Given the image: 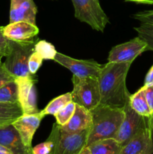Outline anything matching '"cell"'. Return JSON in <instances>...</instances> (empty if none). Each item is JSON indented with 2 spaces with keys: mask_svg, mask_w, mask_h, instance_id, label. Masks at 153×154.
Listing matches in <instances>:
<instances>
[{
  "mask_svg": "<svg viewBox=\"0 0 153 154\" xmlns=\"http://www.w3.org/2000/svg\"><path fill=\"white\" fill-rule=\"evenodd\" d=\"M92 117L91 112L83 107L76 104L74 113L71 118L61 129L66 132H78L91 127Z\"/></svg>",
  "mask_w": 153,
  "mask_h": 154,
  "instance_id": "16",
  "label": "cell"
},
{
  "mask_svg": "<svg viewBox=\"0 0 153 154\" xmlns=\"http://www.w3.org/2000/svg\"><path fill=\"white\" fill-rule=\"evenodd\" d=\"M23 114L19 102L2 103L0 102V126L13 123Z\"/></svg>",
  "mask_w": 153,
  "mask_h": 154,
  "instance_id": "18",
  "label": "cell"
},
{
  "mask_svg": "<svg viewBox=\"0 0 153 154\" xmlns=\"http://www.w3.org/2000/svg\"><path fill=\"white\" fill-rule=\"evenodd\" d=\"M78 154H92V153H91V152L89 151V150L88 149V147H86L85 148H84L83 150L80 152V153H78Z\"/></svg>",
  "mask_w": 153,
  "mask_h": 154,
  "instance_id": "35",
  "label": "cell"
},
{
  "mask_svg": "<svg viewBox=\"0 0 153 154\" xmlns=\"http://www.w3.org/2000/svg\"><path fill=\"white\" fill-rule=\"evenodd\" d=\"M44 117L41 111L32 114H22L12 123L20 135L24 144L28 148H32L33 136Z\"/></svg>",
  "mask_w": 153,
  "mask_h": 154,
  "instance_id": "11",
  "label": "cell"
},
{
  "mask_svg": "<svg viewBox=\"0 0 153 154\" xmlns=\"http://www.w3.org/2000/svg\"><path fill=\"white\" fill-rule=\"evenodd\" d=\"M4 26H0V60L8 55L10 50V40L4 36Z\"/></svg>",
  "mask_w": 153,
  "mask_h": 154,
  "instance_id": "28",
  "label": "cell"
},
{
  "mask_svg": "<svg viewBox=\"0 0 153 154\" xmlns=\"http://www.w3.org/2000/svg\"><path fill=\"white\" fill-rule=\"evenodd\" d=\"M1 62H2V61H1V60H0V63H1Z\"/></svg>",
  "mask_w": 153,
  "mask_h": 154,
  "instance_id": "36",
  "label": "cell"
},
{
  "mask_svg": "<svg viewBox=\"0 0 153 154\" xmlns=\"http://www.w3.org/2000/svg\"><path fill=\"white\" fill-rule=\"evenodd\" d=\"M75 108H76V103L73 101L68 103L55 115L56 123L61 126H64L73 116Z\"/></svg>",
  "mask_w": 153,
  "mask_h": 154,
  "instance_id": "24",
  "label": "cell"
},
{
  "mask_svg": "<svg viewBox=\"0 0 153 154\" xmlns=\"http://www.w3.org/2000/svg\"><path fill=\"white\" fill-rule=\"evenodd\" d=\"M76 19L89 25L94 30L104 31L109 18L102 9L98 0H71Z\"/></svg>",
  "mask_w": 153,
  "mask_h": 154,
  "instance_id": "6",
  "label": "cell"
},
{
  "mask_svg": "<svg viewBox=\"0 0 153 154\" xmlns=\"http://www.w3.org/2000/svg\"><path fill=\"white\" fill-rule=\"evenodd\" d=\"M34 51L37 52L41 57L43 60H53L57 51L55 47L46 41H38L34 46Z\"/></svg>",
  "mask_w": 153,
  "mask_h": 154,
  "instance_id": "23",
  "label": "cell"
},
{
  "mask_svg": "<svg viewBox=\"0 0 153 154\" xmlns=\"http://www.w3.org/2000/svg\"><path fill=\"white\" fill-rule=\"evenodd\" d=\"M90 128L78 132H66L58 123H54L47 139L53 142L51 154H78L87 144Z\"/></svg>",
  "mask_w": 153,
  "mask_h": 154,
  "instance_id": "4",
  "label": "cell"
},
{
  "mask_svg": "<svg viewBox=\"0 0 153 154\" xmlns=\"http://www.w3.org/2000/svg\"><path fill=\"white\" fill-rule=\"evenodd\" d=\"M0 144L12 154H32V149L24 144L20 135L12 123L0 126Z\"/></svg>",
  "mask_w": 153,
  "mask_h": 154,
  "instance_id": "12",
  "label": "cell"
},
{
  "mask_svg": "<svg viewBox=\"0 0 153 154\" xmlns=\"http://www.w3.org/2000/svg\"><path fill=\"white\" fill-rule=\"evenodd\" d=\"M138 36L147 43L146 51H153V25L149 23H142L137 27H134Z\"/></svg>",
  "mask_w": 153,
  "mask_h": 154,
  "instance_id": "22",
  "label": "cell"
},
{
  "mask_svg": "<svg viewBox=\"0 0 153 154\" xmlns=\"http://www.w3.org/2000/svg\"><path fill=\"white\" fill-rule=\"evenodd\" d=\"M38 41L37 36L22 42L10 40V50L5 57L4 64L6 69L16 78L34 76L28 71V62L30 56L34 51V46Z\"/></svg>",
  "mask_w": 153,
  "mask_h": 154,
  "instance_id": "3",
  "label": "cell"
},
{
  "mask_svg": "<svg viewBox=\"0 0 153 154\" xmlns=\"http://www.w3.org/2000/svg\"><path fill=\"white\" fill-rule=\"evenodd\" d=\"M132 63H107L98 77L100 105L123 108L130 99L126 78Z\"/></svg>",
  "mask_w": 153,
  "mask_h": 154,
  "instance_id": "1",
  "label": "cell"
},
{
  "mask_svg": "<svg viewBox=\"0 0 153 154\" xmlns=\"http://www.w3.org/2000/svg\"><path fill=\"white\" fill-rule=\"evenodd\" d=\"M16 78L6 69L4 63H0V87L8 83L15 81Z\"/></svg>",
  "mask_w": 153,
  "mask_h": 154,
  "instance_id": "27",
  "label": "cell"
},
{
  "mask_svg": "<svg viewBox=\"0 0 153 154\" xmlns=\"http://www.w3.org/2000/svg\"><path fill=\"white\" fill-rule=\"evenodd\" d=\"M0 154H12V153L8 149L0 144Z\"/></svg>",
  "mask_w": 153,
  "mask_h": 154,
  "instance_id": "34",
  "label": "cell"
},
{
  "mask_svg": "<svg viewBox=\"0 0 153 154\" xmlns=\"http://www.w3.org/2000/svg\"><path fill=\"white\" fill-rule=\"evenodd\" d=\"M92 154H120L122 147L115 138L100 140L87 146Z\"/></svg>",
  "mask_w": 153,
  "mask_h": 154,
  "instance_id": "17",
  "label": "cell"
},
{
  "mask_svg": "<svg viewBox=\"0 0 153 154\" xmlns=\"http://www.w3.org/2000/svg\"><path fill=\"white\" fill-rule=\"evenodd\" d=\"M18 88V101L23 114L38 113L37 106V95L35 79L34 76L19 77L15 80Z\"/></svg>",
  "mask_w": 153,
  "mask_h": 154,
  "instance_id": "10",
  "label": "cell"
},
{
  "mask_svg": "<svg viewBox=\"0 0 153 154\" xmlns=\"http://www.w3.org/2000/svg\"><path fill=\"white\" fill-rule=\"evenodd\" d=\"M145 95L147 103H148L150 111H151L152 116H153V86L149 87H145Z\"/></svg>",
  "mask_w": 153,
  "mask_h": 154,
  "instance_id": "30",
  "label": "cell"
},
{
  "mask_svg": "<svg viewBox=\"0 0 153 154\" xmlns=\"http://www.w3.org/2000/svg\"><path fill=\"white\" fill-rule=\"evenodd\" d=\"M129 104L134 111L145 117H152L150 108L147 103L145 95V87H142L134 94L130 95Z\"/></svg>",
  "mask_w": 153,
  "mask_h": 154,
  "instance_id": "19",
  "label": "cell"
},
{
  "mask_svg": "<svg viewBox=\"0 0 153 154\" xmlns=\"http://www.w3.org/2000/svg\"><path fill=\"white\" fill-rule=\"evenodd\" d=\"M146 50L147 43L137 36L128 42L113 47L110 51L108 63H132Z\"/></svg>",
  "mask_w": 153,
  "mask_h": 154,
  "instance_id": "9",
  "label": "cell"
},
{
  "mask_svg": "<svg viewBox=\"0 0 153 154\" xmlns=\"http://www.w3.org/2000/svg\"><path fill=\"white\" fill-rule=\"evenodd\" d=\"M152 86H153V65L147 72L145 78V83H144L145 87H149Z\"/></svg>",
  "mask_w": 153,
  "mask_h": 154,
  "instance_id": "31",
  "label": "cell"
},
{
  "mask_svg": "<svg viewBox=\"0 0 153 154\" xmlns=\"http://www.w3.org/2000/svg\"><path fill=\"white\" fill-rule=\"evenodd\" d=\"M124 117L115 139L123 147L146 124L148 117L140 115L130 107L129 101L124 108Z\"/></svg>",
  "mask_w": 153,
  "mask_h": 154,
  "instance_id": "8",
  "label": "cell"
},
{
  "mask_svg": "<svg viewBox=\"0 0 153 154\" xmlns=\"http://www.w3.org/2000/svg\"><path fill=\"white\" fill-rule=\"evenodd\" d=\"M72 83L73 90L70 93L74 102L89 111L100 105V91L98 78H80L73 75Z\"/></svg>",
  "mask_w": 153,
  "mask_h": 154,
  "instance_id": "5",
  "label": "cell"
},
{
  "mask_svg": "<svg viewBox=\"0 0 153 154\" xmlns=\"http://www.w3.org/2000/svg\"><path fill=\"white\" fill-rule=\"evenodd\" d=\"M72 101L71 93H67L58 96L56 99H52L44 110H42V114L44 116L53 115L55 116L60 110L64 108L68 103Z\"/></svg>",
  "mask_w": 153,
  "mask_h": 154,
  "instance_id": "20",
  "label": "cell"
},
{
  "mask_svg": "<svg viewBox=\"0 0 153 154\" xmlns=\"http://www.w3.org/2000/svg\"><path fill=\"white\" fill-rule=\"evenodd\" d=\"M37 11L33 0H10V23L26 21L35 24Z\"/></svg>",
  "mask_w": 153,
  "mask_h": 154,
  "instance_id": "14",
  "label": "cell"
},
{
  "mask_svg": "<svg viewBox=\"0 0 153 154\" xmlns=\"http://www.w3.org/2000/svg\"><path fill=\"white\" fill-rule=\"evenodd\" d=\"M54 144L52 141L47 139L46 141L32 148V154H51Z\"/></svg>",
  "mask_w": 153,
  "mask_h": 154,
  "instance_id": "26",
  "label": "cell"
},
{
  "mask_svg": "<svg viewBox=\"0 0 153 154\" xmlns=\"http://www.w3.org/2000/svg\"><path fill=\"white\" fill-rule=\"evenodd\" d=\"M53 60L61 66L69 69L73 73V75L80 78H98L102 68L101 65L98 63L94 60H76L58 52L56 53Z\"/></svg>",
  "mask_w": 153,
  "mask_h": 154,
  "instance_id": "7",
  "label": "cell"
},
{
  "mask_svg": "<svg viewBox=\"0 0 153 154\" xmlns=\"http://www.w3.org/2000/svg\"><path fill=\"white\" fill-rule=\"evenodd\" d=\"M43 59L40 55L35 51H33L32 54L30 56L28 62V68L30 73L33 75H35L36 72L38 71L39 68L42 64Z\"/></svg>",
  "mask_w": 153,
  "mask_h": 154,
  "instance_id": "25",
  "label": "cell"
},
{
  "mask_svg": "<svg viewBox=\"0 0 153 154\" xmlns=\"http://www.w3.org/2000/svg\"><path fill=\"white\" fill-rule=\"evenodd\" d=\"M128 2H134L136 3H142V4H148L152 5L153 0H125Z\"/></svg>",
  "mask_w": 153,
  "mask_h": 154,
  "instance_id": "33",
  "label": "cell"
},
{
  "mask_svg": "<svg viewBox=\"0 0 153 154\" xmlns=\"http://www.w3.org/2000/svg\"><path fill=\"white\" fill-rule=\"evenodd\" d=\"M4 35L8 40L22 42L34 38L38 34L39 29L35 24L26 21L10 23L4 26Z\"/></svg>",
  "mask_w": 153,
  "mask_h": 154,
  "instance_id": "13",
  "label": "cell"
},
{
  "mask_svg": "<svg viewBox=\"0 0 153 154\" xmlns=\"http://www.w3.org/2000/svg\"><path fill=\"white\" fill-rule=\"evenodd\" d=\"M150 126H151V129H152V138H151V141H150V144L148 145V147H147L146 150H145L142 154H153V116L150 117Z\"/></svg>",
  "mask_w": 153,
  "mask_h": 154,
  "instance_id": "32",
  "label": "cell"
},
{
  "mask_svg": "<svg viewBox=\"0 0 153 154\" xmlns=\"http://www.w3.org/2000/svg\"><path fill=\"white\" fill-rule=\"evenodd\" d=\"M150 117L146 124L132 137L130 141L122 147L120 154H142L148 147L151 141L152 129Z\"/></svg>",
  "mask_w": 153,
  "mask_h": 154,
  "instance_id": "15",
  "label": "cell"
},
{
  "mask_svg": "<svg viewBox=\"0 0 153 154\" xmlns=\"http://www.w3.org/2000/svg\"><path fill=\"white\" fill-rule=\"evenodd\" d=\"M0 102L16 103L18 101V88L16 81H12L0 87Z\"/></svg>",
  "mask_w": 153,
  "mask_h": 154,
  "instance_id": "21",
  "label": "cell"
},
{
  "mask_svg": "<svg viewBox=\"0 0 153 154\" xmlns=\"http://www.w3.org/2000/svg\"><path fill=\"white\" fill-rule=\"evenodd\" d=\"M132 17L142 23H149L153 25V10L137 12L132 15Z\"/></svg>",
  "mask_w": 153,
  "mask_h": 154,
  "instance_id": "29",
  "label": "cell"
},
{
  "mask_svg": "<svg viewBox=\"0 0 153 154\" xmlns=\"http://www.w3.org/2000/svg\"><path fill=\"white\" fill-rule=\"evenodd\" d=\"M90 112L92 124L90 128L86 147L100 140L115 138L124 119V108L100 104Z\"/></svg>",
  "mask_w": 153,
  "mask_h": 154,
  "instance_id": "2",
  "label": "cell"
}]
</instances>
